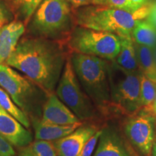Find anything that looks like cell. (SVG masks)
I'll use <instances>...</instances> for the list:
<instances>
[{
    "label": "cell",
    "mask_w": 156,
    "mask_h": 156,
    "mask_svg": "<svg viewBox=\"0 0 156 156\" xmlns=\"http://www.w3.org/2000/svg\"><path fill=\"white\" fill-rule=\"evenodd\" d=\"M72 53H78L114 61L120 51L119 36L75 25L67 39Z\"/></svg>",
    "instance_id": "cell-6"
},
{
    "label": "cell",
    "mask_w": 156,
    "mask_h": 156,
    "mask_svg": "<svg viewBox=\"0 0 156 156\" xmlns=\"http://www.w3.org/2000/svg\"><path fill=\"white\" fill-rule=\"evenodd\" d=\"M70 58L83 91L98 111L106 113L113 107L108 77L111 61L78 53H72Z\"/></svg>",
    "instance_id": "cell-3"
},
{
    "label": "cell",
    "mask_w": 156,
    "mask_h": 156,
    "mask_svg": "<svg viewBox=\"0 0 156 156\" xmlns=\"http://www.w3.org/2000/svg\"><path fill=\"white\" fill-rule=\"evenodd\" d=\"M41 121L57 125H71L80 122L73 112L54 93L47 96L43 107Z\"/></svg>",
    "instance_id": "cell-13"
},
{
    "label": "cell",
    "mask_w": 156,
    "mask_h": 156,
    "mask_svg": "<svg viewBox=\"0 0 156 156\" xmlns=\"http://www.w3.org/2000/svg\"><path fill=\"white\" fill-rule=\"evenodd\" d=\"M19 156H37L29 146L24 147L19 153Z\"/></svg>",
    "instance_id": "cell-30"
},
{
    "label": "cell",
    "mask_w": 156,
    "mask_h": 156,
    "mask_svg": "<svg viewBox=\"0 0 156 156\" xmlns=\"http://www.w3.org/2000/svg\"><path fill=\"white\" fill-rule=\"evenodd\" d=\"M67 57L58 41L28 38L20 41L5 63L25 74L49 95L59 81Z\"/></svg>",
    "instance_id": "cell-1"
},
{
    "label": "cell",
    "mask_w": 156,
    "mask_h": 156,
    "mask_svg": "<svg viewBox=\"0 0 156 156\" xmlns=\"http://www.w3.org/2000/svg\"><path fill=\"white\" fill-rule=\"evenodd\" d=\"M93 156H136L127 142L114 128L103 129Z\"/></svg>",
    "instance_id": "cell-11"
},
{
    "label": "cell",
    "mask_w": 156,
    "mask_h": 156,
    "mask_svg": "<svg viewBox=\"0 0 156 156\" xmlns=\"http://www.w3.org/2000/svg\"><path fill=\"white\" fill-rule=\"evenodd\" d=\"M31 120L34 124L36 139L46 141H55L63 138L83 125L82 122L71 125H57L44 122L40 119H33Z\"/></svg>",
    "instance_id": "cell-15"
},
{
    "label": "cell",
    "mask_w": 156,
    "mask_h": 156,
    "mask_svg": "<svg viewBox=\"0 0 156 156\" xmlns=\"http://www.w3.org/2000/svg\"><path fill=\"white\" fill-rule=\"evenodd\" d=\"M15 151L12 144L0 135V156H15Z\"/></svg>",
    "instance_id": "cell-26"
},
{
    "label": "cell",
    "mask_w": 156,
    "mask_h": 156,
    "mask_svg": "<svg viewBox=\"0 0 156 156\" xmlns=\"http://www.w3.org/2000/svg\"><path fill=\"white\" fill-rule=\"evenodd\" d=\"M29 147L37 156H56L54 144L50 141L36 140Z\"/></svg>",
    "instance_id": "cell-22"
},
{
    "label": "cell",
    "mask_w": 156,
    "mask_h": 156,
    "mask_svg": "<svg viewBox=\"0 0 156 156\" xmlns=\"http://www.w3.org/2000/svg\"><path fill=\"white\" fill-rule=\"evenodd\" d=\"M136 44L154 48L156 46V26L147 19L138 21L132 32Z\"/></svg>",
    "instance_id": "cell-17"
},
{
    "label": "cell",
    "mask_w": 156,
    "mask_h": 156,
    "mask_svg": "<svg viewBox=\"0 0 156 156\" xmlns=\"http://www.w3.org/2000/svg\"><path fill=\"white\" fill-rule=\"evenodd\" d=\"M25 30L20 21H12L0 29V64L7 62L13 53Z\"/></svg>",
    "instance_id": "cell-14"
},
{
    "label": "cell",
    "mask_w": 156,
    "mask_h": 156,
    "mask_svg": "<svg viewBox=\"0 0 156 156\" xmlns=\"http://www.w3.org/2000/svg\"><path fill=\"white\" fill-rule=\"evenodd\" d=\"M73 10L89 5H95L97 0H67Z\"/></svg>",
    "instance_id": "cell-27"
},
{
    "label": "cell",
    "mask_w": 156,
    "mask_h": 156,
    "mask_svg": "<svg viewBox=\"0 0 156 156\" xmlns=\"http://www.w3.org/2000/svg\"><path fill=\"white\" fill-rule=\"evenodd\" d=\"M147 20L156 26V1L153 2V7H152L151 14L148 16Z\"/></svg>",
    "instance_id": "cell-29"
},
{
    "label": "cell",
    "mask_w": 156,
    "mask_h": 156,
    "mask_svg": "<svg viewBox=\"0 0 156 156\" xmlns=\"http://www.w3.org/2000/svg\"><path fill=\"white\" fill-rule=\"evenodd\" d=\"M153 112H154V114H155L156 116V97H155V101H154L153 106Z\"/></svg>",
    "instance_id": "cell-31"
},
{
    "label": "cell",
    "mask_w": 156,
    "mask_h": 156,
    "mask_svg": "<svg viewBox=\"0 0 156 156\" xmlns=\"http://www.w3.org/2000/svg\"><path fill=\"white\" fill-rule=\"evenodd\" d=\"M128 142L140 156H151L155 146V119L148 113L132 115L124 124Z\"/></svg>",
    "instance_id": "cell-9"
},
{
    "label": "cell",
    "mask_w": 156,
    "mask_h": 156,
    "mask_svg": "<svg viewBox=\"0 0 156 156\" xmlns=\"http://www.w3.org/2000/svg\"><path fill=\"white\" fill-rule=\"evenodd\" d=\"M75 27L74 10L67 0H43L30 24L36 35L58 41H67Z\"/></svg>",
    "instance_id": "cell-4"
},
{
    "label": "cell",
    "mask_w": 156,
    "mask_h": 156,
    "mask_svg": "<svg viewBox=\"0 0 156 156\" xmlns=\"http://www.w3.org/2000/svg\"><path fill=\"white\" fill-rule=\"evenodd\" d=\"M141 76L142 73L127 71L114 61L110 62L108 77L113 107L130 115L141 109Z\"/></svg>",
    "instance_id": "cell-7"
},
{
    "label": "cell",
    "mask_w": 156,
    "mask_h": 156,
    "mask_svg": "<svg viewBox=\"0 0 156 156\" xmlns=\"http://www.w3.org/2000/svg\"><path fill=\"white\" fill-rule=\"evenodd\" d=\"M93 125H82L69 135L53 142L56 156H79L90 138L98 131Z\"/></svg>",
    "instance_id": "cell-10"
},
{
    "label": "cell",
    "mask_w": 156,
    "mask_h": 156,
    "mask_svg": "<svg viewBox=\"0 0 156 156\" xmlns=\"http://www.w3.org/2000/svg\"><path fill=\"white\" fill-rule=\"evenodd\" d=\"M102 133V129H98L93 135L91 136L84 145L79 156H91L94 152L99 138Z\"/></svg>",
    "instance_id": "cell-23"
},
{
    "label": "cell",
    "mask_w": 156,
    "mask_h": 156,
    "mask_svg": "<svg viewBox=\"0 0 156 156\" xmlns=\"http://www.w3.org/2000/svg\"><path fill=\"white\" fill-rule=\"evenodd\" d=\"M0 135L12 145L27 147L33 142V135L21 123L0 106Z\"/></svg>",
    "instance_id": "cell-12"
},
{
    "label": "cell",
    "mask_w": 156,
    "mask_h": 156,
    "mask_svg": "<svg viewBox=\"0 0 156 156\" xmlns=\"http://www.w3.org/2000/svg\"><path fill=\"white\" fill-rule=\"evenodd\" d=\"M152 155L156 156V147H155V146H154V148H153V153H152Z\"/></svg>",
    "instance_id": "cell-33"
},
{
    "label": "cell",
    "mask_w": 156,
    "mask_h": 156,
    "mask_svg": "<svg viewBox=\"0 0 156 156\" xmlns=\"http://www.w3.org/2000/svg\"><path fill=\"white\" fill-rule=\"evenodd\" d=\"M0 106L23 124L25 128H30V122L28 116L13 102L9 95L0 87Z\"/></svg>",
    "instance_id": "cell-19"
},
{
    "label": "cell",
    "mask_w": 156,
    "mask_h": 156,
    "mask_svg": "<svg viewBox=\"0 0 156 156\" xmlns=\"http://www.w3.org/2000/svg\"><path fill=\"white\" fill-rule=\"evenodd\" d=\"M0 87L27 116L39 119L48 96L30 79L23 77L7 64H0Z\"/></svg>",
    "instance_id": "cell-5"
},
{
    "label": "cell",
    "mask_w": 156,
    "mask_h": 156,
    "mask_svg": "<svg viewBox=\"0 0 156 156\" xmlns=\"http://www.w3.org/2000/svg\"><path fill=\"white\" fill-rule=\"evenodd\" d=\"M11 8L17 16L26 23L38 9L43 0H9Z\"/></svg>",
    "instance_id": "cell-21"
},
{
    "label": "cell",
    "mask_w": 156,
    "mask_h": 156,
    "mask_svg": "<svg viewBox=\"0 0 156 156\" xmlns=\"http://www.w3.org/2000/svg\"><path fill=\"white\" fill-rule=\"evenodd\" d=\"M153 49V55H154V58H155V62H156V46L155 47L152 48Z\"/></svg>",
    "instance_id": "cell-32"
},
{
    "label": "cell",
    "mask_w": 156,
    "mask_h": 156,
    "mask_svg": "<svg viewBox=\"0 0 156 156\" xmlns=\"http://www.w3.org/2000/svg\"><path fill=\"white\" fill-rule=\"evenodd\" d=\"M119 38L120 51L114 62L127 71L142 73L136 58L135 43L132 35L120 36Z\"/></svg>",
    "instance_id": "cell-16"
},
{
    "label": "cell",
    "mask_w": 156,
    "mask_h": 156,
    "mask_svg": "<svg viewBox=\"0 0 156 156\" xmlns=\"http://www.w3.org/2000/svg\"><path fill=\"white\" fill-rule=\"evenodd\" d=\"M56 93L59 100L80 122H86L96 117L98 110L82 88L74 71L70 56L66 60Z\"/></svg>",
    "instance_id": "cell-8"
},
{
    "label": "cell",
    "mask_w": 156,
    "mask_h": 156,
    "mask_svg": "<svg viewBox=\"0 0 156 156\" xmlns=\"http://www.w3.org/2000/svg\"><path fill=\"white\" fill-rule=\"evenodd\" d=\"M12 20V12L9 10L7 5L3 0H0V29L4 25L10 23Z\"/></svg>",
    "instance_id": "cell-25"
},
{
    "label": "cell",
    "mask_w": 156,
    "mask_h": 156,
    "mask_svg": "<svg viewBox=\"0 0 156 156\" xmlns=\"http://www.w3.org/2000/svg\"><path fill=\"white\" fill-rule=\"evenodd\" d=\"M135 48L142 74L156 83V62L152 48L135 43Z\"/></svg>",
    "instance_id": "cell-18"
},
{
    "label": "cell",
    "mask_w": 156,
    "mask_h": 156,
    "mask_svg": "<svg viewBox=\"0 0 156 156\" xmlns=\"http://www.w3.org/2000/svg\"><path fill=\"white\" fill-rule=\"evenodd\" d=\"M153 0L134 12L103 5H89L74 10L75 25L91 30L129 36L138 21L147 19L153 7Z\"/></svg>",
    "instance_id": "cell-2"
},
{
    "label": "cell",
    "mask_w": 156,
    "mask_h": 156,
    "mask_svg": "<svg viewBox=\"0 0 156 156\" xmlns=\"http://www.w3.org/2000/svg\"><path fill=\"white\" fill-rule=\"evenodd\" d=\"M151 0H129V8L132 12H134L142 7L146 4L149 2Z\"/></svg>",
    "instance_id": "cell-28"
},
{
    "label": "cell",
    "mask_w": 156,
    "mask_h": 156,
    "mask_svg": "<svg viewBox=\"0 0 156 156\" xmlns=\"http://www.w3.org/2000/svg\"><path fill=\"white\" fill-rule=\"evenodd\" d=\"M156 97V83L142 75L140 83V104L141 108L153 111V106Z\"/></svg>",
    "instance_id": "cell-20"
},
{
    "label": "cell",
    "mask_w": 156,
    "mask_h": 156,
    "mask_svg": "<svg viewBox=\"0 0 156 156\" xmlns=\"http://www.w3.org/2000/svg\"><path fill=\"white\" fill-rule=\"evenodd\" d=\"M95 5H103L114 7V8L131 11L129 8V0H97Z\"/></svg>",
    "instance_id": "cell-24"
}]
</instances>
